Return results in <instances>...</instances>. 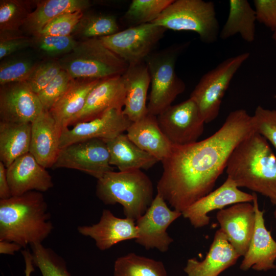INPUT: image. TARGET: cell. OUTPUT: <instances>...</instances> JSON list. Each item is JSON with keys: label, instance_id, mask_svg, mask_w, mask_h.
<instances>
[{"label": "cell", "instance_id": "cell-2", "mask_svg": "<svg viewBox=\"0 0 276 276\" xmlns=\"http://www.w3.org/2000/svg\"><path fill=\"white\" fill-rule=\"evenodd\" d=\"M225 169L238 187L259 193L276 205V156L262 135L254 131L239 143Z\"/></svg>", "mask_w": 276, "mask_h": 276}, {"label": "cell", "instance_id": "cell-32", "mask_svg": "<svg viewBox=\"0 0 276 276\" xmlns=\"http://www.w3.org/2000/svg\"><path fill=\"white\" fill-rule=\"evenodd\" d=\"M173 1L133 0L123 16V19L131 27L151 22Z\"/></svg>", "mask_w": 276, "mask_h": 276}, {"label": "cell", "instance_id": "cell-26", "mask_svg": "<svg viewBox=\"0 0 276 276\" xmlns=\"http://www.w3.org/2000/svg\"><path fill=\"white\" fill-rule=\"evenodd\" d=\"M104 141L109 153L110 165L116 166L120 171L147 170L159 162L139 148L124 133Z\"/></svg>", "mask_w": 276, "mask_h": 276}, {"label": "cell", "instance_id": "cell-45", "mask_svg": "<svg viewBox=\"0 0 276 276\" xmlns=\"http://www.w3.org/2000/svg\"><path fill=\"white\" fill-rule=\"evenodd\" d=\"M25 263V276H31L34 271V263L32 253L27 249H24L21 251Z\"/></svg>", "mask_w": 276, "mask_h": 276}, {"label": "cell", "instance_id": "cell-33", "mask_svg": "<svg viewBox=\"0 0 276 276\" xmlns=\"http://www.w3.org/2000/svg\"><path fill=\"white\" fill-rule=\"evenodd\" d=\"M32 3L22 0H1L0 31L18 32L32 12Z\"/></svg>", "mask_w": 276, "mask_h": 276}, {"label": "cell", "instance_id": "cell-24", "mask_svg": "<svg viewBox=\"0 0 276 276\" xmlns=\"http://www.w3.org/2000/svg\"><path fill=\"white\" fill-rule=\"evenodd\" d=\"M129 139L158 161L170 154L173 145L161 130L157 117L149 113L133 122L127 130Z\"/></svg>", "mask_w": 276, "mask_h": 276}, {"label": "cell", "instance_id": "cell-34", "mask_svg": "<svg viewBox=\"0 0 276 276\" xmlns=\"http://www.w3.org/2000/svg\"><path fill=\"white\" fill-rule=\"evenodd\" d=\"M34 265L42 276H71L63 259L42 243L31 245Z\"/></svg>", "mask_w": 276, "mask_h": 276}, {"label": "cell", "instance_id": "cell-39", "mask_svg": "<svg viewBox=\"0 0 276 276\" xmlns=\"http://www.w3.org/2000/svg\"><path fill=\"white\" fill-rule=\"evenodd\" d=\"M62 70L58 61H48L37 64L26 82L31 90L37 95Z\"/></svg>", "mask_w": 276, "mask_h": 276}, {"label": "cell", "instance_id": "cell-17", "mask_svg": "<svg viewBox=\"0 0 276 276\" xmlns=\"http://www.w3.org/2000/svg\"><path fill=\"white\" fill-rule=\"evenodd\" d=\"M125 100L122 76L103 79L90 91L83 108L71 120L69 126L99 118L112 109L123 110Z\"/></svg>", "mask_w": 276, "mask_h": 276}, {"label": "cell", "instance_id": "cell-9", "mask_svg": "<svg viewBox=\"0 0 276 276\" xmlns=\"http://www.w3.org/2000/svg\"><path fill=\"white\" fill-rule=\"evenodd\" d=\"M167 29L153 22L142 24L99 38L108 49L128 64L145 61Z\"/></svg>", "mask_w": 276, "mask_h": 276}, {"label": "cell", "instance_id": "cell-5", "mask_svg": "<svg viewBox=\"0 0 276 276\" xmlns=\"http://www.w3.org/2000/svg\"><path fill=\"white\" fill-rule=\"evenodd\" d=\"M57 61L73 79H103L122 76L128 66L100 38L78 41L71 52Z\"/></svg>", "mask_w": 276, "mask_h": 276}, {"label": "cell", "instance_id": "cell-41", "mask_svg": "<svg viewBox=\"0 0 276 276\" xmlns=\"http://www.w3.org/2000/svg\"><path fill=\"white\" fill-rule=\"evenodd\" d=\"M31 46V38L18 32L0 31V59Z\"/></svg>", "mask_w": 276, "mask_h": 276}, {"label": "cell", "instance_id": "cell-46", "mask_svg": "<svg viewBox=\"0 0 276 276\" xmlns=\"http://www.w3.org/2000/svg\"><path fill=\"white\" fill-rule=\"evenodd\" d=\"M272 38L274 40V42L276 44V31L273 32V35H272Z\"/></svg>", "mask_w": 276, "mask_h": 276}, {"label": "cell", "instance_id": "cell-4", "mask_svg": "<svg viewBox=\"0 0 276 276\" xmlns=\"http://www.w3.org/2000/svg\"><path fill=\"white\" fill-rule=\"evenodd\" d=\"M96 194L106 205L121 204L125 217L134 221L145 214L154 198L151 179L139 169L107 173L97 179Z\"/></svg>", "mask_w": 276, "mask_h": 276}, {"label": "cell", "instance_id": "cell-28", "mask_svg": "<svg viewBox=\"0 0 276 276\" xmlns=\"http://www.w3.org/2000/svg\"><path fill=\"white\" fill-rule=\"evenodd\" d=\"M31 123L0 122V159L6 168L30 151Z\"/></svg>", "mask_w": 276, "mask_h": 276}, {"label": "cell", "instance_id": "cell-31", "mask_svg": "<svg viewBox=\"0 0 276 276\" xmlns=\"http://www.w3.org/2000/svg\"><path fill=\"white\" fill-rule=\"evenodd\" d=\"M119 31V26L114 15L87 13H84L72 35L85 40L109 36Z\"/></svg>", "mask_w": 276, "mask_h": 276}, {"label": "cell", "instance_id": "cell-3", "mask_svg": "<svg viewBox=\"0 0 276 276\" xmlns=\"http://www.w3.org/2000/svg\"><path fill=\"white\" fill-rule=\"evenodd\" d=\"M53 229L41 192L32 191L0 200V240L26 247L42 243Z\"/></svg>", "mask_w": 276, "mask_h": 276}, {"label": "cell", "instance_id": "cell-7", "mask_svg": "<svg viewBox=\"0 0 276 276\" xmlns=\"http://www.w3.org/2000/svg\"><path fill=\"white\" fill-rule=\"evenodd\" d=\"M151 22L167 30L194 32L206 43L215 42L219 35V23L212 2L174 1Z\"/></svg>", "mask_w": 276, "mask_h": 276}, {"label": "cell", "instance_id": "cell-35", "mask_svg": "<svg viewBox=\"0 0 276 276\" xmlns=\"http://www.w3.org/2000/svg\"><path fill=\"white\" fill-rule=\"evenodd\" d=\"M72 35L66 36L38 35L31 38V46L51 57L62 55L71 52L77 44Z\"/></svg>", "mask_w": 276, "mask_h": 276}, {"label": "cell", "instance_id": "cell-15", "mask_svg": "<svg viewBox=\"0 0 276 276\" xmlns=\"http://www.w3.org/2000/svg\"><path fill=\"white\" fill-rule=\"evenodd\" d=\"M253 199L252 194L242 191L232 179L227 177L222 185L190 205L182 212V215L195 228H200L209 224L210 212L237 203L251 202Z\"/></svg>", "mask_w": 276, "mask_h": 276}, {"label": "cell", "instance_id": "cell-43", "mask_svg": "<svg viewBox=\"0 0 276 276\" xmlns=\"http://www.w3.org/2000/svg\"><path fill=\"white\" fill-rule=\"evenodd\" d=\"M6 170V167L0 161V200L6 199L12 196Z\"/></svg>", "mask_w": 276, "mask_h": 276}, {"label": "cell", "instance_id": "cell-8", "mask_svg": "<svg viewBox=\"0 0 276 276\" xmlns=\"http://www.w3.org/2000/svg\"><path fill=\"white\" fill-rule=\"evenodd\" d=\"M249 56V53L246 52L228 58L200 78L190 98L197 104L205 123L218 117L232 79Z\"/></svg>", "mask_w": 276, "mask_h": 276}, {"label": "cell", "instance_id": "cell-38", "mask_svg": "<svg viewBox=\"0 0 276 276\" xmlns=\"http://www.w3.org/2000/svg\"><path fill=\"white\" fill-rule=\"evenodd\" d=\"M83 14L84 11L81 10L62 14L50 21L38 35L59 36L72 35Z\"/></svg>", "mask_w": 276, "mask_h": 276}, {"label": "cell", "instance_id": "cell-16", "mask_svg": "<svg viewBox=\"0 0 276 276\" xmlns=\"http://www.w3.org/2000/svg\"><path fill=\"white\" fill-rule=\"evenodd\" d=\"M216 219L220 229L241 256L246 254L255 225L254 206L250 202H240L219 210Z\"/></svg>", "mask_w": 276, "mask_h": 276}, {"label": "cell", "instance_id": "cell-27", "mask_svg": "<svg viewBox=\"0 0 276 276\" xmlns=\"http://www.w3.org/2000/svg\"><path fill=\"white\" fill-rule=\"evenodd\" d=\"M22 28L33 36L39 34L44 27L56 17L66 13L87 9L91 5L87 0H43L36 2Z\"/></svg>", "mask_w": 276, "mask_h": 276}, {"label": "cell", "instance_id": "cell-19", "mask_svg": "<svg viewBox=\"0 0 276 276\" xmlns=\"http://www.w3.org/2000/svg\"><path fill=\"white\" fill-rule=\"evenodd\" d=\"M6 168L12 196L32 191L46 192L53 187L52 176L30 152L17 158Z\"/></svg>", "mask_w": 276, "mask_h": 276}, {"label": "cell", "instance_id": "cell-48", "mask_svg": "<svg viewBox=\"0 0 276 276\" xmlns=\"http://www.w3.org/2000/svg\"><path fill=\"white\" fill-rule=\"evenodd\" d=\"M274 98L275 99H276V95H274Z\"/></svg>", "mask_w": 276, "mask_h": 276}, {"label": "cell", "instance_id": "cell-42", "mask_svg": "<svg viewBox=\"0 0 276 276\" xmlns=\"http://www.w3.org/2000/svg\"><path fill=\"white\" fill-rule=\"evenodd\" d=\"M256 20L276 31V0H254Z\"/></svg>", "mask_w": 276, "mask_h": 276}, {"label": "cell", "instance_id": "cell-12", "mask_svg": "<svg viewBox=\"0 0 276 276\" xmlns=\"http://www.w3.org/2000/svg\"><path fill=\"white\" fill-rule=\"evenodd\" d=\"M181 215V212L171 210L157 193L145 214L135 221L138 230L135 242L146 249L156 248L162 252L167 251L173 242L167 229Z\"/></svg>", "mask_w": 276, "mask_h": 276}, {"label": "cell", "instance_id": "cell-22", "mask_svg": "<svg viewBox=\"0 0 276 276\" xmlns=\"http://www.w3.org/2000/svg\"><path fill=\"white\" fill-rule=\"evenodd\" d=\"M240 256L219 229L204 260L188 259L183 270L187 276H218L235 264Z\"/></svg>", "mask_w": 276, "mask_h": 276}, {"label": "cell", "instance_id": "cell-6", "mask_svg": "<svg viewBox=\"0 0 276 276\" xmlns=\"http://www.w3.org/2000/svg\"><path fill=\"white\" fill-rule=\"evenodd\" d=\"M188 44V42L173 44L153 52L145 59L151 84L147 105L148 113L159 115L185 91V84L176 73L175 64Z\"/></svg>", "mask_w": 276, "mask_h": 276}, {"label": "cell", "instance_id": "cell-20", "mask_svg": "<svg viewBox=\"0 0 276 276\" xmlns=\"http://www.w3.org/2000/svg\"><path fill=\"white\" fill-rule=\"evenodd\" d=\"M135 221L127 217H117L110 210L104 209L98 223L79 226L77 230L81 235L93 239L99 249L105 250L120 242L135 240L138 230Z\"/></svg>", "mask_w": 276, "mask_h": 276}, {"label": "cell", "instance_id": "cell-10", "mask_svg": "<svg viewBox=\"0 0 276 276\" xmlns=\"http://www.w3.org/2000/svg\"><path fill=\"white\" fill-rule=\"evenodd\" d=\"M156 117L161 130L173 145L196 142L204 131V121L190 98L171 105Z\"/></svg>", "mask_w": 276, "mask_h": 276}, {"label": "cell", "instance_id": "cell-21", "mask_svg": "<svg viewBox=\"0 0 276 276\" xmlns=\"http://www.w3.org/2000/svg\"><path fill=\"white\" fill-rule=\"evenodd\" d=\"M31 124L29 152L44 168H52L61 149V131L49 111L43 110Z\"/></svg>", "mask_w": 276, "mask_h": 276}, {"label": "cell", "instance_id": "cell-47", "mask_svg": "<svg viewBox=\"0 0 276 276\" xmlns=\"http://www.w3.org/2000/svg\"><path fill=\"white\" fill-rule=\"evenodd\" d=\"M274 216L276 218V208H275V210L274 211Z\"/></svg>", "mask_w": 276, "mask_h": 276}, {"label": "cell", "instance_id": "cell-14", "mask_svg": "<svg viewBox=\"0 0 276 276\" xmlns=\"http://www.w3.org/2000/svg\"><path fill=\"white\" fill-rule=\"evenodd\" d=\"M132 123L123 114V110L110 109L99 118L77 123L71 129L63 130L60 139V148L94 139H113L126 131Z\"/></svg>", "mask_w": 276, "mask_h": 276}, {"label": "cell", "instance_id": "cell-1", "mask_svg": "<svg viewBox=\"0 0 276 276\" xmlns=\"http://www.w3.org/2000/svg\"><path fill=\"white\" fill-rule=\"evenodd\" d=\"M255 131L252 117L243 109L231 112L213 135L186 145H173L162 161L163 171L157 193L182 212L211 192L226 169L235 147Z\"/></svg>", "mask_w": 276, "mask_h": 276}, {"label": "cell", "instance_id": "cell-25", "mask_svg": "<svg viewBox=\"0 0 276 276\" xmlns=\"http://www.w3.org/2000/svg\"><path fill=\"white\" fill-rule=\"evenodd\" d=\"M101 80H72L66 90L49 111L61 132L82 110L89 93Z\"/></svg>", "mask_w": 276, "mask_h": 276}, {"label": "cell", "instance_id": "cell-30", "mask_svg": "<svg viewBox=\"0 0 276 276\" xmlns=\"http://www.w3.org/2000/svg\"><path fill=\"white\" fill-rule=\"evenodd\" d=\"M113 276H168L161 261L129 253L114 262Z\"/></svg>", "mask_w": 276, "mask_h": 276}, {"label": "cell", "instance_id": "cell-36", "mask_svg": "<svg viewBox=\"0 0 276 276\" xmlns=\"http://www.w3.org/2000/svg\"><path fill=\"white\" fill-rule=\"evenodd\" d=\"M37 64L28 59H15L2 62L0 64V84L26 82Z\"/></svg>", "mask_w": 276, "mask_h": 276}, {"label": "cell", "instance_id": "cell-29", "mask_svg": "<svg viewBox=\"0 0 276 276\" xmlns=\"http://www.w3.org/2000/svg\"><path fill=\"white\" fill-rule=\"evenodd\" d=\"M227 20L219 33L222 39L239 34L243 39L252 42L255 37L256 12L247 0H230Z\"/></svg>", "mask_w": 276, "mask_h": 276}, {"label": "cell", "instance_id": "cell-37", "mask_svg": "<svg viewBox=\"0 0 276 276\" xmlns=\"http://www.w3.org/2000/svg\"><path fill=\"white\" fill-rule=\"evenodd\" d=\"M73 78L65 71H62L37 96L44 111H49L66 90Z\"/></svg>", "mask_w": 276, "mask_h": 276}, {"label": "cell", "instance_id": "cell-44", "mask_svg": "<svg viewBox=\"0 0 276 276\" xmlns=\"http://www.w3.org/2000/svg\"><path fill=\"white\" fill-rule=\"evenodd\" d=\"M22 247L17 243L5 240H0V253L4 255H14Z\"/></svg>", "mask_w": 276, "mask_h": 276}, {"label": "cell", "instance_id": "cell-23", "mask_svg": "<svg viewBox=\"0 0 276 276\" xmlns=\"http://www.w3.org/2000/svg\"><path fill=\"white\" fill-rule=\"evenodd\" d=\"M125 89V100L123 113L134 122L148 113L147 95L151 79L145 62L128 64L122 75Z\"/></svg>", "mask_w": 276, "mask_h": 276}, {"label": "cell", "instance_id": "cell-13", "mask_svg": "<svg viewBox=\"0 0 276 276\" xmlns=\"http://www.w3.org/2000/svg\"><path fill=\"white\" fill-rule=\"evenodd\" d=\"M43 111L37 95L26 82L1 85V121L31 123Z\"/></svg>", "mask_w": 276, "mask_h": 276}, {"label": "cell", "instance_id": "cell-40", "mask_svg": "<svg viewBox=\"0 0 276 276\" xmlns=\"http://www.w3.org/2000/svg\"><path fill=\"white\" fill-rule=\"evenodd\" d=\"M252 117L255 131L276 149V110L266 109L259 105Z\"/></svg>", "mask_w": 276, "mask_h": 276}, {"label": "cell", "instance_id": "cell-18", "mask_svg": "<svg viewBox=\"0 0 276 276\" xmlns=\"http://www.w3.org/2000/svg\"><path fill=\"white\" fill-rule=\"evenodd\" d=\"M253 205L255 211V225L249 247L243 256L240 268L246 271L250 268L257 271H267L276 268V241L265 225L264 212L260 210L258 197L253 192Z\"/></svg>", "mask_w": 276, "mask_h": 276}, {"label": "cell", "instance_id": "cell-11", "mask_svg": "<svg viewBox=\"0 0 276 276\" xmlns=\"http://www.w3.org/2000/svg\"><path fill=\"white\" fill-rule=\"evenodd\" d=\"M105 142L100 139L81 141L60 149L53 167L79 170L97 179L114 171Z\"/></svg>", "mask_w": 276, "mask_h": 276}]
</instances>
